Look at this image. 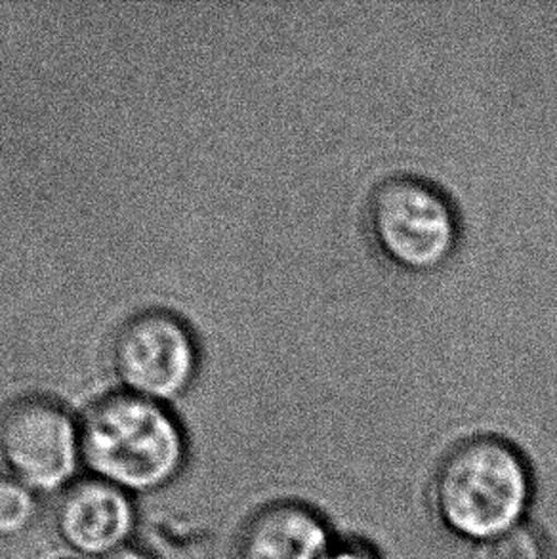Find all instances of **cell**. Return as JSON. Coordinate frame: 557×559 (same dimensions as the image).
<instances>
[{
	"instance_id": "obj_2",
	"label": "cell",
	"mask_w": 557,
	"mask_h": 559,
	"mask_svg": "<svg viewBox=\"0 0 557 559\" xmlns=\"http://www.w3.org/2000/svg\"><path fill=\"white\" fill-rule=\"evenodd\" d=\"M83 468L129 495L165 489L188 461L176 416L157 401L132 393L99 400L81 423Z\"/></svg>"
},
{
	"instance_id": "obj_5",
	"label": "cell",
	"mask_w": 557,
	"mask_h": 559,
	"mask_svg": "<svg viewBox=\"0 0 557 559\" xmlns=\"http://www.w3.org/2000/svg\"><path fill=\"white\" fill-rule=\"evenodd\" d=\"M111 361L125 392L165 405L195 380L199 344L178 316L145 310L115 334Z\"/></svg>"
},
{
	"instance_id": "obj_10",
	"label": "cell",
	"mask_w": 557,
	"mask_h": 559,
	"mask_svg": "<svg viewBox=\"0 0 557 559\" xmlns=\"http://www.w3.org/2000/svg\"><path fill=\"white\" fill-rule=\"evenodd\" d=\"M327 559H386L375 543L359 535L336 537Z\"/></svg>"
},
{
	"instance_id": "obj_6",
	"label": "cell",
	"mask_w": 557,
	"mask_h": 559,
	"mask_svg": "<svg viewBox=\"0 0 557 559\" xmlns=\"http://www.w3.org/2000/svg\"><path fill=\"white\" fill-rule=\"evenodd\" d=\"M137 530L132 495L86 477L63 491L56 510V531L71 552L106 559L129 546Z\"/></svg>"
},
{
	"instance_id": "obj_1",
	"label": "cell",
	"mask_w": 557,
	"mask_h": 559,
	"mask_svg": "<svg viewBox=\"0 0 557 559\" xmlns=\"http://www.w3.org/2000/svg\"><path fill=\"white\" fill-rule=\"evenodd\" d=\"M536 472L529 454L497 431H474L437 461L428 507L437 525L462 545H487L531 523Z\"/></svg>"
},
{
	"instance_id": "obj_11",
	"label": "cell",
	"mask_w": 557,
	"mask_h": 559,
	"mask_svg": "<svg viewBox=\"0 0 557 559\" xmlns=\"http://www.w3.org/2000/svg\"><path fill=\"white\" fill-rule=\"evenodd\" d=\"M106 559H153L150 554L143 552L140 548H134V546H125L121 548L119 552L111 554V556H107Z\"/></svg>"
},
{
	"instance_id": "obj_4",
	"label": "cell",
	"mask_w": 557,
	"mask_h": 559,
	"mask_svg": "<svg viewBox=\"0 0 557 559\" xmlns=\"http://www.w3.org/2000/svg\"><path fill=\"white\" fill-rule=\"evenodd\" d=\"M0 461L35 495L68 491L83 468L81 424L56 401H15L0 416Z\"/></svg>"
},
{
	"instance_id": "obj_3",
	"label": "cell",
	"mask_w": 557,
	"mask_h": 559,
	"mask_svg": "<svg viewBox=\"0 0 557 559\" xmlns=\"http://www.w3.org/2000/svg\"><path fill=\"white\" fill-rule=\"evenodd\" d=\"M363 227L386 262L420 275L451 262L462 242L464 218L443 183L416 170H393L367 191Z\"/></svg>"
},
{
	"instance_id": "obj_7",
	"label": "cell",
	"mask_w": 557,
	"mask_h": 559,
	"mask_svg": "<svg viewBox=\"0 0 557 559\" xmlns=\"http://www.w3.org/2000/svg\"><path fill=\"white\" fill-rule=\"evenodd\" d=\"M336 537L321 510L304 500H275L245 523L237 559H327Z\"/></svg>"
},
{
	"instance_id": "obj_9",
	"label": "cell",
	"mask_w": 557,
	"mask_h": 559,
	"mask_svg": "<svg viewBox=\"0 0 557 559\" xmlns=\"http://www.w3.org/2000/svg\"><path fill=\"white\" fill-rule=\"evenodd\" d=\"M37 515V495L22 481L0 474V537H20Z\"/></svg>"
},
{
	"instance_id": "obj_8",
	"label": "cell",
	"mask_w": 557,
	"mask_h": 559,
	"mask_svg": "<svg viewBox=\"0 0 557 559\" xmlns=\"http://www.w3.org/2000/svg\"><path fill=\"white\" fill-rule=\"evenodd\" d=\"M472 559H552V546L544 531L531 522L477 546Z\"/></svg>"
}]
</instances>
